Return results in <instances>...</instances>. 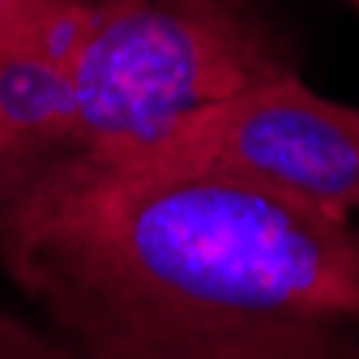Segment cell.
<instances>
[{"instance_id": "1", "label": "cell", "mask_w": 359, "mask_h": 359, "mask_svg": "<svg viewBox=\"0 0 359 359\" xmlns=\"http://www.w3.org/2000/svg\"><path fill=\"white\" fill-rule=\"evenodd\" d=\"M0 359H359V222L210 171L0 158Z\"/></svg>"}, {"instance_id": "2", "label": "cell", "mask_w": 359, "mask_h": 359, "mask_svg": "<svg viewBox=\"0 0 359 359\" xmlns=\"http://www.w3.org/2000/svg\"><path fill=\"white\" fill-rule=\"evenodd\" d=\"M73 150L124 158L236 90L291 73L244 0H95L69 52Z\"/></svg>"}, {"instance_id": "3", "label": "cell", "mask_w": 359, "mask_h": 359, "mask_svg": "<svg viewBox=\"0 0 359 359\" xmlns=\"http://www.w3.org/2000/svg\"><path fill=\"white\" fill-rule=\"evenodd\" d=\"M103 163L210 171L330 218H355L359 107L317 95L295 73H278L189 111L150 146Z\"/></svg>"}, {"instance_id": "4", "label": "cell", "mask_w": 359, "mask_h": 359, "mask_svg": "<svg viewBox=\"0 0 359 359\" xmlns=\"http://www.w3.org/2000/svg\"><path fill=\"white\" fill-rule=\"evenodd\" d=\"M77 95L65 52L0 56V158L73 150Z\"/></svg>"}, {"instance_id": "5", "label": "cell", "mask_w": 359, "mask_h": 359, "mask_svg": "<svg viewBox=\"0 0 359 359\" xmlns=\"http://www.w3.org/2000/svg\"><path fill=\"white\" fill-rule=\"evenodd\" d=\"M86 22V0H0V56L73 52Z\"/></svg>"}, {"instance_id": "6", "label": "cell", "mask_w": 359, "mask_h": 359, "mask_svg": "<svg viewBox=\"0 0 359 359\" xmlns=\"http://www.w3.org/2000/svg\"><path fill=\"white\" fill-rule=\"evenodd\" d=\"M342 5H351V9H355V13H359V0H342Z\"/></svg>"}, {"instance_id": "7", "label": "cell", "mask_w": 359, "mask_h": 359, "mask_svg": "<svg viewBox=\"0 0 359 359\" xmlns=\"http://www.w3.org/2000/svg\"><path fill=\"white\" fill-rule=\"evenodd\" d=\"M86 5H95V0H86Z\"/></svg>"}]
</instances>
